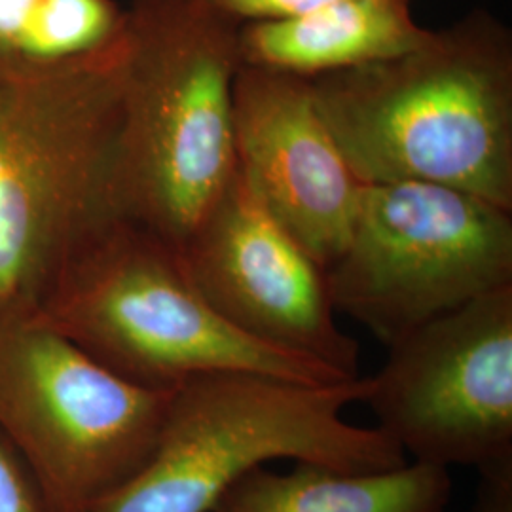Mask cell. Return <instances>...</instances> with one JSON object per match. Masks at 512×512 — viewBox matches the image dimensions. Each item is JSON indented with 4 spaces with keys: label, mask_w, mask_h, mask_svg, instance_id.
I'll return each instance as SVG.
<instances>
[{
    "label": "cell",
    "mask_w": 512,
    "mask_h": 512,
    "mask_svg": "<svg viewBox=\"0 0 512 512\" xmlns=\"http://www.w3.org/2000/svg\"><path fill=\"white\" fill-rule=\"evenodd\" d=\"M310 82L363 183L440 184L512 211V35L488 10L399 57Z\"/></svg>",
    "instance_id": "cell-1"
},
{
    "label": "cell",
    "mask_w": 512,
    "mask_h": 512,
    "mask_svg": "<svg viewBox=\"0 0 512 512\" xmlns=\"http://www.w3.org/2000/svg\"><path fill=\"white\" fill-rule=\"evenodd\" d=\"M124 59L126 27L73 59L0 57V319L37 317L74 256L118 219Z\"/></svg>",
    "instance_id": "cell-2"
},
{
    "label": "cell",
    "mask_w": 512,
    "mask_h": 512,
    "mask_svg": "<svg viewBox=\"0 0 512 512\" xmlns=\"http://www.w3.org/2000/svg\"><path fill=\"white\" fill-rule=\"evenodd\" d=\"M241 23L209 0H129L118 219L177 253L232 177Z\"/></svg>",
    "instance_id": "cell-3"
},
{
    "label": "cell",
    "mask_w": 512,
    "mask_h": 512,
    "mask_svg": "<svg viewBox=\"0 0 512 512\" xmlns=\"http://www.w3.org/2000/svg\"><path fill=\"white\" fill-rule=\"evenodd\" d=\"M366 378L304 384L228 370L171 389L147 465L92 512H211L241 476L275 459L348 473L401 467L406 454L376 427L344 416Z\"/></svg>",
    "instance_id": "cell-4"
},
{
    "label": "cell",
    "mask_w": 512,
    "mask_h": 512,
    "mask_svg": "<svg viewBox=\"0 0 512 512\" xmlns=\"http://www.w3.org/2000/svg\"><path fill=\"white\" fill-rule=\"evenodd\" d=\"M37 317L112 372L154 389L228 370L304 384L355 380L234 329L173 247L122 219L74 256Z\"/></svg>",
    "instance_id": "cell-5"
},
{
    "label": "cell",
    "mask_w": 512,
    "mask_h": 512,
    "mask_svg": "<svg viewBox=\"0 0 512 512\" xmlns=\"http://www.w3.org/2000/svg\"><path fill=\"white\" fill-rule=\"evenodd\" d=\"M169 399L40 317L0 319V431L55 512H92L126 486L156 448Z\"/></svg>",
    "instance_id": "cell-6"
},
{
    "label": "cell",
    "mask_w": 512,
    "mask_h": 512,
    "mask_svg": "<svg viewBox=\"0 0 512 512\" xmlns=\"http://www.w3.org/2000/svg\"><path fill=\"white\" fill-rule=\"evenodd\" d=\"M325 272L336 311L389 346L512 285V211L440 184H366L348 243Z\"/></svg>",
    "instance_id": "cell-7"
},
{
    "label": "cell",
    "mask_w": 512,
    "mask_h": 512,
    "mask_svg": "<svg viewBox=\"0 0 512 512\" xmlns=\"http://www.w3.org/2000/svg\"><path fill=\"white\" fill-rule=\"evenodd\" d=\"M366 376L376 429L414 461L476 471L512 458V285L437 315L387 346Z\"/></svg>",
    "instance_id": "cell-8"
},
{
    "label": "cell",
    "mask_w": 512,
    "mask_h": 512,
    "mask_svg": "<svg viewBox=\"0 0 512 512\" xmlns=\"http://www.w3.org/2000/svg\"><path fill=\"white\" fill-rule=\"evenodd\" d=\"M179 256L205 302L234 329L359 378V346L336 323L325 268L275 219L238 164Z\"/></svg>",
    "instance_id": "cell-9"
},
{
    "label": "cell",
    "mask_w": 512,
    "mask_h": 512,
    "mask_svg": "<svg viewBox=\"0 0 512 512\" xmlns=\"http://www.w3.org/2000/svg\"><path fill=\"white\" fill-rule=\"evenodd\" d=\"M234 145L260 200L327 270L348 243L366 183L325 124L310 78L241 65Z\"/></svg>",
    "instance_id": "cell-10"
},
{
    "label": "cell",
    "mask_w": 512,
    "mask_h": 512,
    "mask_svg": "<svg viewBox=\"0 0 512 512\" xmlns=\"http://www.w3.org/2000/svg\"><path fill=\"white\" fill-rule=\"evenodd\" d=\"M412 0H338L306 16L241 25L243 65L315 78L406 54L429 37Z\"/></svg>",
    "instance_id": "cell-11"
},
{
    "label": "cell",
    "mask_w": 512,
    "mask_h": 512,
    "mask_svg": "<svg viewBox=\"0 0 512 512\" xmlns=\"http://www.w3.org/2000/svg\"><path fill=\"white\" fill-rule=\"evenodd\" d=\"M450 495V469L418 461L370 473L315 463L275 473L262 465L234 482L211 512H442Z\"/></svg>",
    "instance_id": "cell-12"
},
{
    "label": "cell",
    "mask_w": 512,
    "mask_h": 512,
    "mask_svg": "<svg viewBox=\"0 0 512 512\" xmlns=\"http://www.w3.org/2000/svg\"><path fill=\"white\" fill-rule=\"evenodd\" d=\"M124 27L118 0H0V57L73 59L109 46Z\"/></svg>",
    "instance_id": "cell-13"
},
{
    "label": "cell",
    "mask_w": 512,
    "mask_h": 512,
    "mask_svg": "<svg viewBox=\"0 0 512 512\" xmlns=\"http://www.w3.org/2000/svg\"><path fill=\"white\" fill-rule=\"evenodd\" d=\"M0 512H55L25 459L0 431Z\"/></svg>",
    "instance_id": "cell-14"
},
{
    "label": "cell",
    "mask_w": 512,
    "mask_h": 512,
    "mask_svg": "<svg viewBox=\"0 0 512 512\" xmlns=\"http://www.w3.org/2000/svg\"><path fill=\"white\" fill-rule=\"evenodd\" d=\"M241 25L255 21L300 18L338 0H209Z\"/></svg>",
    "instance_id": "cell-15"
},
{
    "label": "cell",
    "mask_w": 512,
    "mask_h": 512,
    "mask_svg": "<svg viewBox=\"0 0 512 512\" xmlns=\"http://www.w3.org/2000/svg\"><path fill=\"white\" fill-rule=\"evenodd\" d=\"M469 512H512V458L478 471L475 499Z\"/></svg>",
    "instance_id": "cell-16"
}]
</instances>
